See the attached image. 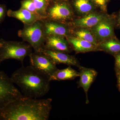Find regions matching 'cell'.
<instances>
[{"instance_id": "obj_1", "label": "cell", "mask_w": 120, "mask_h": 120, "mask_svg": "<svg viewBox=\"0 0 120 120\" xmlns=\"http://www.w3.org/2000/svg\"><path fill=\"white\" fill-rule=\"evenodd\" d=\"M52 101L23 95L0 111V120H49Z\"/></svg>"}, {"instance_id": "obj_2", "label": "cell", "mask_w": 120, "mask_h": 120, "mask_svg": "<svg viewBox=\"0 0 120 120\" xmlns=\"http://www.w3.org/2000/svg\"><path fill=\"white\" fill-rule=\"evenodd\" d=\"M11 78L26 97L39 98L45 95L50 89L49 77L30 65H22L13 72Z\"/></svg>"}, {"instance_id": "obj_3", "label": "cell", "mask_w": 120, "mask_h": 120, "mask_svg": "<svg viewBox=\"0 0 120 120\" xmlns=\"http://www.w3.org/2000/svg\"><path fill=\"white\" fill-rule=\"evenodd\" d=\"M32 52V47L28 43L0 39V64L5 60L14 59L20 61L23 65L24 59Z\"/></svg>"}, {"instance_id": "obj_4", "label": "cell", "mask_w": 120, "mask_h": 120, "mask_svg": "<svg viewBox=\"0 0 120 120\" xmlns=\"http://www.w3.org/2000/svg\"><path fill=\"white\" fill-rule=\"evenodd\" d=\"M18 35L30 44L35 52H40L43 48L46 37L41 20L24 25L22 29L18 31Z\"/></svg>"}, {"instance_id": "obj_5", "label": "cell", "mask_w": 120, "mask_h": 120, "mask_svg": "<svg viewBox=\"0 0 120 120\" xmlns=\"http://www.w3.org/2000/svg\"><path fill=\"white\" fill-rule=\"evenodd\" d=\"M76 16L69 1L53 0L46 10V19L67 24H71Z\"/></svg>"}, {"instance_id": "obj_6", "label": "cell", "mask_w": 120, "mask_h": 120, "mask_svg": "<svg viewBox=\"0 0 120 120\" xmlns=\"http://www.w3.org/2000/svg\"><path fill=\"white\" fill-rule=\"evenodd\" d=\"M7 74L0 71V111L23 95Z\"/></svg>"}, {"instance_id": "obj_7", "label": "cell", "mask_w": 120, "mask_h": 120, "mask_svg": "<svg viewBox=\"0 0 120 120\" xmlns=\"http://www.w3.org/2000/svg\"><path fill=\"white\" fill-rule=\"evenodd\" d=\"M116 27V14H108L90 30L99 43L115 36L114 29Z\"/></svg>"}, {"instance_id": "obj_8", "label": "cell", "mask_w": 120, "mask_h": 120, "mask_svg": "<svg viewBox=\"0 0 120 120\" xmlns=\"http://www.w3.org/2000/svg\"><path fill=\"white\" fill-rule=\"evenodd\" d=\"M29 56L30 65L49 77L58 69L52 60L41 52H32Z\"/></svg>"}, {"instance_id": "obj_9", "label": "cell", "mask_w": 120, "mask_h": 120, "mask_svg": "<svg viewBox=\"0 0 120 120\" xmlns=\"http://www.w3.org/2000/svg\"><path fill=\"white\" fill-rule=\"evenodd\" d=\"M41 21L46 36H58L66 38L71 35L73 27L71 24L62 23L47 19Z\"/></svg>"}, {"instance_id": "obj_10", "label": "cell", "mask_w": 120, "mask_h": 120, "mask_svg": "<svg viewBox=\"0 0 120 120\" xmlns=\"http://www.w3.org/2000/svg\"><path fill=\"white\" fill-rule=\"evenodd\" d=\"M108 15L106 12L97 10L84 16L76 17L72 22L71 25L73 27L91 29Z\"/></svg>"}, {"instance_id": "obj_11", "label": "cell", "mask_w": 120, "mask_h": 120, "mask_svg": "<svg viewBox=\"0 0 120 120\" xmlns=\"http://www.w3.org/2000/svg\"><path fill=\"white\" fill-rule=\"evenodd\" d=\"M39 52L47 56L56 65L64 64L68 66H75L78 68L81 66L77 58L75 56L69 55L68 53L54 51L43 47Z\"/></svg>"}, {"instance_id": "obj_12", "label": "cell", "mask_w": 120, "mask_h": 120, "mask_svg": "<svg viewBox=\"0 0 120 120\" xmlns=\"http://www.w3.org/2000/svg\"><path fill=\"white\" fill-rule=\"evenodd\" d=\"M79 68L80 79L78 81V87L83 89L86 96V104L90 102L88 98V92L92 84L97 78L98 73L96 70L80 66Z\"/></svg>"}, {"instance_id": "obj_13", "label": "cell", "mask_w": 120, "mask_h": 120, "mask_svg": "<svg viewBox=\"0 0 120 120\" xmlns=\"http://www.w3.org/2000/svg\"><path fill=\"white\" fill-rule=\"evenodd\" d=\"M43 47L54 51L68 53L73 50L65 38L58 36H46Z\"/></svg>"}, {"instance_id": "obj_14", "label": "cell", "mask_w": 120, "mask_h": 120, "mask_svg": "<svg viewBox=\"0 0 120 120\" xmlns=\"http://www.w3.org/2000/svg\"><path fill=\"white\" fill-rule=\"evenodd\" d=\"M66 39L76 53L100 51L98 46L81 39L72 36H69Z\"/></svg>"}, {"instance_id": "obj_15", "label": "cell", "mask_w": 120, "mask_h": 120, "mask_svg": "<svg viewBox=\"0 0 120 120\" xmlns=\"http://www.w3.org/2000/svg\"><path fill=\"white\" fill-rule=\"evenodd\" d=\"M7 15L9 17L19 20L23 23L24 25H30L38 20L45 19L26 9L22 8L17 11L9 9L7 11Z\"/></svg>"}, {"instance_id": "obj_16", "label": "cell", "mask_w": 120, "mask_h": 120, "mask_svg": "<svg viewBox=\"0 0 120 120\" xmlns=\"http://www.w3.org/2000/svg\"><path fill=\"white\" fill-rule=\"evenodd\" d=\"M70 3L77 17L98 10L92 0H71Z\"/></svg>"}, {"instance_id": "obj_17", "label": "cell", "mask_w": 120, "mask_h": 120, "mask_svg": "<svg viewBox=\"0 0 120 120\" xmlns=\"http://www.w3.org/2000/svg\"><path fill=\"white\" fill-rule=\"evenodd\" d=\"M79 76V72L72 68L71 66L63 69L57 70L49 77L50 81L71 80Z\"/></svg>"}, {"instance_id": "obj_18", "label": "cell", "mask_w": 120, "mask_h": 120, "mask_svg": "<svg viewBox=\"0 0 120 120\" xmlns=\"http://www.w3.org/2000/svg\"><path fill=\"white\" fill-rule=\"evenodd\" d=\"M98 47L100 51L114 56L120 52V40L115 36L100 42Z\"/></svg>"}, {"instance_id": "obj_19", "label": "cell", "mask_w": 120, "mask_h": 120, "mask_svg": "<svg viewBox=\"0 0 120 120\" xmlns=\"http://www.w3.org/2000/svg\"><path fill=\"white\" fill-rule=\"evenodd\" d=\"M71 36L81 39L98 46L99 42L90 29L73 27Z\"/></svg>"}, {"instance_id": "obj_20", "label": "cell", "mask_w": 120, "mask_h": 120, "mask_svg": "<svg viewBox=\"0 0 120 120\" xmlns=\"http://www.w3.org/2000/svg\"><path fill=\"white\" fill-rule=\"evenodd\" d=\"M38 14L46 19V10L50 1L49 0H32Z\"/></svg>"}, {"instance_id": "obj_21", "label": "cell", "mask_w": 120, "mask_h": 120, "mask_svg": "<svg viewBox=\"0 0 120 120\" xmlns=\"http://www.w3.org/2000/svg\"><path fill=\"white\" fill-rule=\"evenodd\" d=\"M20 8L24 9L32 13L41 16L38 14L32 0H23L22 1Z\"/></svg>"}, {"instance_id": "obj_22", "label": "cell", "mask_w": 120, "mask_h": 120, "mask_svg": "<svg viewBox=\"0 0 120 120\" xmlns=\"http://www.w3.org/2000/svg\"><path fill=\"white\" fill-rule=\"evenodd\" d=\"M98 10L107 13V6L109 0H92Z\"/></svg>"}, {"instance_id": "obj_23", "label": "cell", "mask_w": 120, "mask_h": 120, "mask_svg": "<svg viewBox=\"0 0 120 120\" xmlns=\"http://www.w3.org/2000/svg\"><path fill=\"white\" fill-rule=\"evenodd\" d=\"M7 7L5 4H0V23L4 20L7 15Z\"/></svg>"}, {"instance_id": "obj_24", "label": "cell", "mask_w": 120, "mask_h": 120, "mask_svg": "<svg viewBox=\"0 0 120 120\" xmlns=\"http://www.w3.org/2000/svg\"><path fill=\"white\" fill-rule=\"evenodd\" d=\"M115 58V69H120V52L113 56Z\"/></svg>"}, {"instance_id": "obj_25", "label": "cell", "mask_w": 120, "mask_h": 120, "mask_svg": "<svg viewBox=\"0 0 120 120\" xmlns=\"http://www.w3.org/2000/svg\"><path fill=\"white\" fill-rule=\"evenodd\" d=\"M115 71L117 80V86L118 91L120 92V69H115Z\"/></svg>"}, {"instance_id": "obj_26", "label": "cell", "mask_w": 120, "mask_h": 120, "mask_svg": "<svg viewBox=\"0 0 120 120\" xmlns=\"http://www.w3.org/2000/svg\"><path fill=\"white\" fill-rule=\"evenodd\" d=\"M116 27L120 29V11L116 14Z\"/></svg>"}, {"instance_id": "obj_27", "label": "cell", "mask_w": 120, "mask_h": 120, "mask_svg": "<svg viewBox=\"0 0 120 120\" xmlns=\"http://www.w3.org/2000/svg\"><path fill=\"white\" fill-rule=\"evenodd\" d=\"M64 0V1H69V0Z\"/></svg>"}, {"instance_id": "obj_28", "label": "cell", "mask_w": 120, "mask_h": 120, "mask_svg": "<svg viewBox=\"0 0 120 120\" xmlns=\"http://www.w3.org/2000/svg\"><path fill=\"white\" fill-rule=\"evenodd\" d=\"M49 0V1L50 2V1H52L53 0Z\"/></svg>"}]
</instances>
